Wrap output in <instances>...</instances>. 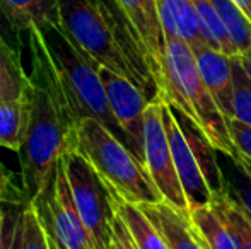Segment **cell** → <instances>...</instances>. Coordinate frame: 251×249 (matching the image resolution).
<instances>
[{
  "instance_id": "obj_1",
  "label": "cell",
  "mask_w": 251,
  "mask_h": 249,
  "mask_svg": "<svg viewBox=\"0 0 251 249\" xmlns=\"http://www.w3.org/2000/svg\"><path fill=\"white\" fill-rule=\"evenodd\" d=\"M26 34L29 38L31 72L23 96L27 120L21 166L24 193L31 200L48 183L62 154L77 140V121L40 27L33 26Z\"/></svg>"
},
{
  "instance_id": "obj_2",
  "label": "cell",
  "mask_w": 251,
  "mask_h": 249,
  "mask_svg": "<svg viewBox=\"0 0 251 249\" xmlns=\"http://www.w3.org/2000/svg\"><path fill=\"white\" fill-rule=\"evenodd\" d=\"M159 99L195 121L219 154L229 159L234 157L224 113L201 80L193 50L179 38L166 36V82Z\"/></svg>"
},
{
  "instance_id": "obj_3",
  "label": "cell",
  "mask_w": 251,
  "mask_h": 249,
  "mask_svg": "<svg viewBox=\"0 0 251 249\" xmlns=\"http://www.w3.org/2000/svg\"><path fill=\"white\" fill-rule=\"evenodd\" d=\"M40 31L50 50L70 111L77 123L82 118L98 120L132 150L128 136L116 121L109 106L106 89L98 72V63L86 57L58 24L40 27Z\"/></svg>"
},
{
  "instance_id": "obj_4",
  "label": "cell",
  "mask_w": 251,
  "mask_h": 249,
  "mask_svg": "<svg viewBox=\"0 0 251 249\" xmlns=\"http://www.w3.org/2000/svg\"><path fill=\"white\" fill-rule=\"evenodd\" d=\"M75 132L77 150L116 195L137 205L162 202L146 166L104 125L93 118H82L75 125Z\"/></svg>"
},
{
  "instance_id": "obj_5",
  "label": "cell",
  "mask_w": 251,
  "mask_h": 249,
  "mask_svg": "<svg viewBox=\"0 0 251 249\" xmlns=\"http://www.w3.org/2000/svg\"><path fill=\"white\" fill-rule=\"evenodd\" d=\"M60 26L86 57L140 87V80L116 38L104 0H56ZM144 92V91H142Z\"/></svg>"
},
{
  "instance_id": "obj_6",
  "label": "cell",
  "mask_w": 251,
  "mask_h": 249,
  "mask_svg": "<svg viewBox=\"0 0 251 249\" xmlns=\"http://www.w3.org/2000/svg\"><path fill=\"white\" fill-rule=\"evenodd\" d=\"M72 196L94 249H108L116 217L115 191L77 150V140L62 154Z\"/></svg>"
},
{
  "instance_id": "obj_7",
  "label": "cell",
  "mask_w": 251,
  "mask_h": 249,
  "mask_svg": "<svg viewBox=\"0 0 251 249\" xmlns=\"http://www.w3.org/2000/svg\"><path fill=\"white\" fill-rule=\"evenodd\" d=\"M41 224L67 249H94L72 196L65 166L60 157L55 173L38 195L29 200Z\"/></svg>"
},
{
  "instance_id": "obj_8",
  "label": "cell",
  "mask_w": 251,
  "mask_h": 249,
  "mask_svg": "<svg viewBox=\"0 0 251 249\" xmlns=\"http://www.w3.org/2000/svg\"><path fill=\"white\" fill-rule=\"evenodd\" d=\"M162 113H164V101L161 99L149 103L146 110L144 164L162 200L190 217V203L176 173Z\"/></svg>"
},
{
  "instance_id": "obj_9",
  "label": "cell",
  "mask_w": 251,
  "mask_h": 249,
  "mask_svg": "<svg viewBox=\"0 0 251 249\" xmlns=\"http://www.w3.org/2000/svg\"><path fill=\"white\" fill-rule=\"evenodd\" d=\"M98 72L106 89L109 106L116 121L126 133L137 159L144 164V132H146V110L151 101L130 79L98 65ZM146 166V164H144Z\"/></svg>"
},
{
  "instance_id": "obj_10",
  "label": "cell",
  "mask_w": 251,
  "mask_h": 249,
  "mask_svg": "<svg viewBox=\"0 0 251 249\" xmlns=\"http://www.w3.org/2000/svg\"><path fill=\"white\" fill-rule=\"evenodd\" d=\"M115 3L142 45L147 65L161 97L166 82V34L159 17L157 0H115Z\"/></svg>"
},
{
  "instance_id": "obj_11",
  "label": "cell",
  "mask_w": 251,
  "mask_h": 249,
  "mask_svg": "<svg viewBox=\"0 0 251 249\" xmlns=\"http://www.w3.org/2000/svg\"><path fill=\"white\" fill-rule=\"evenodd\" d=\"M162 118H164V126L166 133H168L169 145H171L176 173H178L181 186L185 189V195L188 198L190 206L210 203L212 198H214V193H212L203 173H201L200 164L197 160L195 154H193L192 147H190L188 138H186L178 120H176L175 111H173V108L168 103H164Z\"/></svg>"
},
{
  "instance_id": "obj_12",
  "label": "cell",
  "mask_w": 251,
  "mask_h": 249,
  "mask_svg": "<svg viewBox=\"0 0 251 249\" xmlns=\"http://www.w3.org/2000/svg\"><path fill=\"white\" fill-rule=\"evenodd\" d=\"M193 55H195L201 80L217 103L219 110L224 113L226 118H232L234 116V106H232L234 79H232L231 57L219 50H214L208 45L195 48Z\"/></svg>"
},
{
  "instance_id": "obj_13",
  "label": "cell",
  "mask_w": 251,
  "mask_h": 249,
  "mask_svg": "<svg viewBox=\"0 0 251 249\" xmlns=\"http://www.w3.org/2000/svg\"><path fill=\"white\" fill-rule=\"evenodd\" d=\"M140 208L157 227L169 249H207L197 234L190 217L169 205L168 202L162 200L155 203H142Z\"/></svg>"
},
{
  "instance_id": "obj_14",
  "label": "cell",
  "mask_w": 251,
  "mask_h": 249,
  "mask_svg": "<svg viewBox=\"0 0 251 249\" xmlns=\"http://www.w3.org/2000/svg\"><path fill=\"white\" fill-rule=\"evenodd\" d=\"M157 9L166 36L179 38L192 50L207 45L192 0H157Z\"/></svg>"
},
{
  "instance_id": "obj_15",
  "label": "cell",
  "mask_w": 251,
  "mask_h": 249,
  "mask_svg": "<svg viewBox=\"0 0 251 249\" xmlns=\"http://www.w3.org/2000/svg\"><path fill=\"white\" fill-rule=\"evenodd\" d=\"M169 106L173 108V111H175V114H176V120H178L183 133H185L186 138H188L190 147H192L193 154H195L197 160H199L200 169H201V173H203L212 193H214V196L222 193L226 188V180H224L222 166L219 164V159H217V156H215V152H219V150L208 142L205 133L201 132L200 126L197 125L195 121L190 120L185 113H181V111L173 106V104H169Z\"/></svg>"
},
{
  "instance_id": "obj_16",
  "label": "cell",
  "mask_w": 251,
  "mask_h": 249,
  "mask_svg": "<svg viewBox=\"0 0 251 249\" xmlns=\"http://www.w3.org/2000/svg\"><path fill=\"white\" fill-rule=\"evenodd\" d=\"M0 10L17 36L27 33L33 26H60L56 0H0Z\"/></svg>"
},
{
  "instance_id": "obj_17",
  "label": "cell",
  "mask_w": 251,
  "mask_h": 249,
  "mask_svg": "<svg viewBox=\"0 0 251 249\" xmlns=\"http://www.w3.org/2000/svg\"><path fill=\"white\" fill-rule=\"evenodd\" d=\"M190 220L207 249H238L234 236L212 203L190 206Z\"/></svg>"
},
{
  "instance_id": "obj_18",
  "label": "cell",
  "mask_w": 251,
  "mask_h": 249,
  "mask_svg": "<svg viewBox=\"0 0 251 249\" xmlns=\"http://www.w3.org/2000/svg\"><path fill=\"white\" fill-rule=\"evenodd\" d=\"M115 208L116 213L126 224L139 249H169L164 237L161 236L157 227L151 222L146 212L140 208V205L126 202L115 193Z\"/></svg>"
},
{
  "instance_id": "obj_19",
  "label": "cell",
  "mask_w": 251,
  "mask_h": 249,
  "mask_svg": "<svg viewBox=\"0 0 251 249\" xmlns=\"http://www.w3.org/2000/svg\"><path fill=\"white\" fill-rule=\"evenodd\" d=\"M27 73L21 63V55L0 31V103L16 101L24 96Z\"/></svg>"
},
{
  "instance_id": "obj_20",
  "label": "cell",
  "mask_w": 251,
  "mask_h": 249,
  "mask_svg": "<svg viewBox=\"0 0 251 249\" xmlns=\"http://www.w3.org/2000/svg\"><path fill=\"white\" fill-rule=\"evenodd\" d=\"M192 3L195 7L197 17H199L200 29L201 34H203L205 43L210 48H214V50L226 53L227 57L239 55L231 36H229L227 29L224 27L222 21L219 19L217 12H215L214 5L210 3V0H192Z\"/></svg>"
},
{
  "instance_id": "obj_21",
  "label": "cell",
  "mask_w": 251,
  "mask_h": 249,
  "mask_svg": "<svg viewBox=\"0 0 251 249\" xmlns=\"http://www.w3.org/2000/svg\"><path fill=\"white\" fill-rule=\"evenodd\" d=\"M26 103L24 99L0 103V145L21 152L26 136Z\"/></svg>"
},
{
  "instance_id": "obj_22",
  "label": "cell",
  "mask_w": 251,
  "mask_h": 249,
  "mask_svg": "<svg viewBox=\"0 0 251 249\" xmlns=\"http://www.w3.org/2000/svg\"><path fill=\"white\" fill-rule=\"evenodd\" d=\"M217 12L219 19L222 21L227 29L232 43L238 53H246L251 50V21L245 16L241 9L232 0H210Z\"/></svg>"
},
{
  "instance_id": "obj_23",
  "label": "cell",
  "mask_w": 251,
  "mask_h": 249,
  "mask_svg": "<svg viewBox=\"0 0 251 249\" xmlns=\"http://www.w3.org/2000/svg\"><path fill=\"white\" fill-rule=\"evenodd\" d=\"M210 203L219 210L226 226L232 232L238 249H251V220L227 189L224 188V191L215 195Z\"/></svg>"
},
{
  "instance_id": "obj_24",
  "label": "cell",
  "mask_w": 251,
  "mask_h": 249,
  "mask_svg": "<svg viewBox=\"0 0 251 249\" xmlns=\"http://www.w3.org/2000/svg\"><path fill=\"white\" fill-rule=\"evenodd\" d=\"M232 63V79H234V116L236 120L251 126V80L245 72L239 57H231Z\"/></svg>"
},
{
  "instance_id": "obj_25",
  "label": "cell",
  "mask_w": 251,
  "mask_h": 249,
  "mask_svg": "<svg viewBox=\"0 0 251 249\" xmlns=\"http://www.w3.org/2000/svg\"><path fill=\"white\" fill-rule=\"evenodd\" d=\"M226 121L234 145V157L231 160L246 176L251 178V126L236 118H226Z\"/></svg>"
},
{
  "instance_id": "obj_26",
  "label": "cell",
  "mask_w": 251,
  "mask_h": 249,
  "mask_svg": "<svg viewBox=\"0 0 251 249\" xmlns=\"http://www.w3.org/2000/svg\"><path fill=\"white\" fill-rule=\"evenodd\" d=\"M23 222V249H50L47 230H45L43 224L38 217V212L31 205V202L24 203Z\"/></svg>"
},
{
  "instance_id": "obj_27",
  "label": "cell",
  "mask_w": 251,
  "mask_h": 249,
  "mask_svg": "<svg viewBox=\"0 0 251 249\" xmlns=\"http://www.w3.org/2000/svg\"><path fill=\"white\" fill-rule=\"evenodd\" d=\"M224 180L226 189L229 191V195L236 200V203L245 210V213L251 220V178L246 176L231 160V167L227 171H224Z\"/></svg>"
},
{
  "instance_id": "obj_28",
  "label": "cell",
  "mask_w": 251,
  "mask_h": 249,
  "mask_svg": "<svg viewBox=\"0 0 251 249\" xmlns=\"http://www.w3.org/2000/svg\"><path fill=\"white\" fill-rule=\"evenodd\" d=\"M23 208L24 203L12 205L7 212H3V230L0 249H23Z\"/></svg>"
},
{
  "instance_id": "obj_29",
  "label": "cell",
  "mask_w": 251,
  "mask_h": 249,
  "mask_svg": "<svg viewBox=\"0 0 251 249\" xmlns=\"http://www.w3.org/2000/svg\"><path fill=\"white\" fill-rule=\"evenodd\" d=\"M108 249H139L133 241L132 234H130L126 224L123 222L122 217L116 213L115 222H113V234H111V243Z\"/></svg>"
},
{
  "instance_id": "obj_30",
  "label": "cell",
  "mask_w": 251,
  "mask_h": 249,
  "mask_svg": "<svg viewBox=\"0 0 251 249\" xmlns=\"http://www.w3.org/2000/svg\"><path fill=\"white\" fill-rule=\"evenodd\" d=\"M0 202L10 203V205H19V203H26L29 200L24 195H21V191L14 186L12 178L5 171V167L0 164Z\"/></svg>"
},
{
  "instance_id": "obj_31",
  "label": "cell",
  "mask_w": 251,
  "mask_h": 249,
  "mask_svg": "<svg viewBox=\"0 0 251 249\" xmlns=\"http://www.w3.org/2000/svg\"><path fill=\"white\" fill-rule=\"evenodd\" d=\"M0 31H2L3 36H5L9 41H10V36L19 38V36H17V34H16V31L12 29V26H10V24H9V21L5 19V16H3V14H2V10H0ZM10 43H12V41H10ZM12 45H14V43H12Z\"/></svg>"
},
{
  "instance_id": "obj_32",
  "label": "cell",
  "mask_w": 251,
  "mask_h": 249,
  "mask_svg": "<svg viewBox=\"0 0 251 249\" xmlns=\"http://www.w3.org/2000/svg\"><path fill=\"white\" fill-rule=\"evenodd\" d=\"M238 57H239V60H241L243 68H245V72L248 73V77H250V80H251V51L241 53V55H238Z\"/></svg>"
},
{
  "instance_id": "obj_33",
  "label": "cell",
  "mask_w": 251,
  "mask_h": 249,
  "mask_svg": "<svg viewBox=\"0 0 251 249\" xmlns=\"http://www.w3.org/2000/svg\"><path fill=\"white\" fill-rule=\"evenodd\" d=\"M232 2H234L236 5L245 12V16L251 21V3L248 2V0H232Z\"/></svg>"
},
{
  "instance_id": "obj_34",
  "label": "cell",
  "mask_w": 251,
  "mask_h": 249,
  "mask_svg": "<svg viewBox=\"0 0 251 249\" xmlns=\"http://www.w3.org/2000/svg\"><path fill=\"white\" fill-rule=\"evenodd\" d=\"M45 230H47V229H45ZM47 237H48V246H50V249H67L63 244H60L58 241H56V237L53 236L50 230H47Z\"/></svg>"
},
{
  "instance_id": "obj_35",
  "label": "cell",
  "mask_w": 251,
  "mask_h": 249,
  "mask_svg": "<svg viewBox=\"0 0 251 249\" xmlns=\"http://www.w3.org/2000/svg\"><path fill=\"white\" fill-rule=\"evenodd\" d=\"M2 230H3V210L0 208V241H2Z\"/></svg>"
},
{
  "instance_id": "obj_36",
  "label": "cell",
  "mask_w": 251,
  "mask_h": 249,
  "mask_svg": "<svg viewBox=\"0 0 251 249\" xmlns=\"http://www.w3.org/2000/svg\"><path fill=\"white\" fill-rule=\"evenodd\" d=\"M248 2H250V3H251V0H248Z\"/></svg>"
},
{
  "instance_id": "obj_37",
  "label": "cell",
  "mask_w": 251,
  "mask_h": 249,
  "mask_svg": "<svg viewBox=\"0 0 251 249\" xmlns=\"http://www.w3.org/2000/svg\"><path fill=\"white\" fill-rule=\"evenodd\" d=\"M250 51H251V50H250Z\"/></svg>"
}]
</instances>
